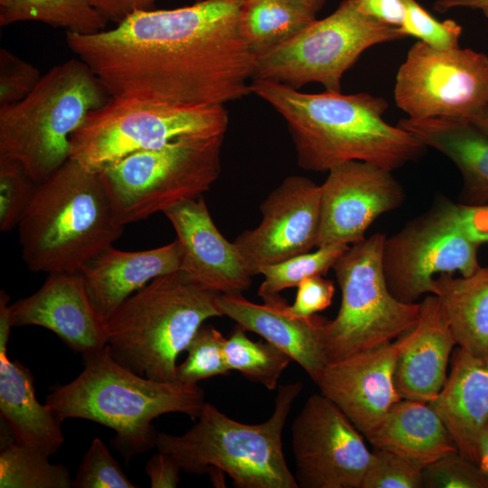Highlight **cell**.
<instances>
[{
    "mask_svg": "<svg viewBox=\"0 0 488 488\" xmlns=\"http://www.w3.org/2000/svg\"><path fill=\"white\" fill-rule=\"evenodd\" d=\"M224 355L230 371H238L246 378L262 384L270 390L292 359L268 342H253L246 331L237 325L224 343Z\"/></svg>",
    "mask_w": 488,
    "mask_h": 488,
    "instance_id": "4dcf8cb0",
    "label": "cell"
},
{
    "mask_svg": "<svg viewBox=\"0 0 488 488\" xmlns=\"http://www.w3.org/2000/svg\"><path fill=\"white\" fill-rule=\"evenodd\" d=\"M479 244L467 234L459 203L445 196L409 221L391 237H386L382 267L391 295L406 304L434 294L440 274L469 276L481 266Z\"/></svg>",
    "mask_w": 488,
    "mask_h": 488,
    "instance_id": "7c38bea8",
    "label": "cell"
},
{
    "mask_svg": "<svg viewBox=\"0 0 488 488\" xmlns=\"http://www.w3.org/2000/svg\"><path fill=\"white\" fill-rule=\"evenodd\" d=\"M260 211L258 227L244 230L234 240L253 276L265 266L316 247L321 185L304 176H288L264 200Z\"/></svg>",
    "mask_w": 488,
    "mask_h": 488,
    "instance_id": "2e32d148",
    "label": "cell"
},
{
    "mask_svg": "<svg viewBox=\"0 0 488 488\" xmlns=\"http://www.w3.org/2000/svg\"><path fill=\"white\" fill-rule=\"evenodd\" d=\"M262 300L264 303L260 305L246 299L241 294H221L217 303L223 316L279 348L315 382L329 362L324 344L328 319L315 314L308 317L293 315L279 294Z\"/></svg>",
    "mask_w": 488,
    "mask_h": 488,
    "instance_id": "ffe728a7",
    "label": "cell"
},
{
    "mask_svg": "<svg viewBox=\"0 0 488 488\" xmlns=\"http://www.w3.org/2000/svg\"><path fill=\"white\" fill-rule=\"evenodd\" d=\"M422 469L387 450L373 448L361 488H423Z\"/></svg>",
    "mask_w": 488,
    "mask_h": 488,
    "instance_id": "8d00e7d4",
    "label": "cell"
},
{
    "mask_svg": "<svg viewBox=\"0 0 488 488\" xmlns=\"http://www.w3.org/2000/svg\"><path fill=\"white\" fill-rule=\"evenodd\" d=\"M398 126L456 165L463 178L459 203L469 206L488 203L487 134L470 120L455 117H408L400 119Z\"/></svg>",
    "mask_w": 488,
    "mask_h": 488,
    "instance_id": "cb8c5ba5",
    "label": "cell"
},
{
    "mask_svg": "<svg viewBox=\"0 0 488 488\" xmlns=\"http://www.w3.org/2000/svg\"><path fill=\"white\" fill-rule=\"evenodd\" d=\"M228 126L224 105L184 106L110 97L72 134L70 158L99 172L130 154L182 136L225 135Z\"/></svg>",
    "mask_w": 488,
    "mask_h": 488,
    "instance_id": "9c48e42d",
    "label": "cell"
},
{
    "mask_svg": "<svg viewBox=\"0 0 488 488\" xmlns=\"http://www.w3.org/2000/svg\"><path fill=\"white\" fill-rule=\"evenodd\" d=\"M164 214L182 249L180 270L221 294H242L249 288L253 275L234 242L216 227L202 196Z\"/></svg>",
    "mask_w": 488,
    "mask_h": 488,
    "instance_id": "d6986e66",
    "label": "cell"
},
{
    "mask_svg": "<svg viewBox=\"0 0 488 488\" xmlns=\"http://www.w3.org/2000/svg\"><path fill=\"white\" fill-rule=\"evenodd\" d=\"M11 314L13 326L46 328L81 355L106 345L104 324L79 272L48 274L35 293L11 304Z\"/></svg>",
    "mask_w": 488,
    "mask_h": 488,
    "instance_id": "ac0fdd59",
    "label": "cell"
},
{
    "mask_svg": "<svg viewBox=\"0 0 488 488\" xmlns=\"http://www.w3.org/2000/svg\"><path fill=\"white\" fill-rule=\"evenodd\" d=\"M362 14L382 23L399 27L405 17L404 0H350Z\"/></svg>",
    "mask_w": 488,
    "mask_h": 488,
    "instance_id": "b9f144b4",
    "label": "cell"
},
{
    "mask_svg": "<svg viewBox=\"0 0 488 488\" xmlns=\"http://www.w3.org/2000/svg\"><path fill=\"white\" fill-rule=\"evenodd\" d=\"M315 20V15L288 0H241L239 32L258 55L295 36Z\"/></svg>",
    "mask_w": 488,
    "mask_h": 488,
    "instance_id": "83f0119b",
    "label": "cell"
},
{
    "mask_svg": "<svg viewBox=\"0 0 488 488\" xmlns=\"http://www.w3.org/2000/svg\"><path fill=\"white\" fill-rule=\"evenodd\" d=\"M27 21L91 34L105 30L108 20L89 0H0L1 26Z\"/></svg>",
    "mask_w": 488,
    "mask_h": 488,
    "instance_id": "f1b7e54d",
    "label": "cell"
},
{
    "mask_svg": "<svg viewBox=\"0 0 488 488\" xmlns=\"http://www.w3.org/2000/svg\"><path fill=\"white\" fill-rule=\"evenodd\" d=\"M226 338L212 326L202 325L190 342L187 358L176 367V380L186 384L230 373L225 355Z\"/></svg>",
    "mask_w": 488,
    "mask_h": 488,
    "instance_id": "d6a6232c",
    "label": "cell"
},
{
    "mask_svg": "<svg viewBox=\"0 0 488 488\" xmlns=\"http://www.w3.org/2000/svg\"><path fill=\"white\" fill-rule=\"evenodd\" d=\"M405 17L399 27L406 37L413 36L429 47L447 51L459 48L463 28L455 20H436L416 0H404Z\"/></svg>",
    "mask_w": 488,
    "mask_h": 488,
    "instance_id": "e575fe53",
    "label": "cell"
},
{
    "mask_svg": "<svg viewBox=\"0 0 488 488\" xmlns=\"http://www.w3.org/2000/svg\"><path fill=\"white\" fill-rule=\"evenodd\" d=\"M385 239L378 232L352 245L333 267L342 301L324 326L329 362L392 342L418 321L420 304L402 303L388 288L381 259Z\"/></svg>",
    "mask_w": 488,
    "mask_h": 488,
    "instance_id": "30bf717a",
    "label": "cell"
},
{
    "mask_svg": "<svg viewBox=\"0 0 488 488\" xmlns=\"http://www.w3.org/2000/svg\"><path fill=\"white\" fill-rule=\"evenodd\" d=\"M241 0L136 10L110 30L67 32L68 47L110 97L224 105L251 93L256 55L239 32Z\"/></svg>",
    "mask_w": 488,
    "mask_h": 488,
    "instance_id": "6da1fadb",
    "label": "cell"
},
{
    "mask_svg": "<svg viewBox=\"0 0 488 488\" xmlns=\"http://www.w3.org/2000/svg\"><path fill=\"white\" fill-rule=\"evenodd\" d=\"M220 295L183 270L154 278L105 322L111 356L138 375L177 381L179 354L206 320L223 316L217 303Z\"/></svg>",
    "mask_w": 488,
    "mask_h": 488,
    "instance_id": "5b68a950",
    "label": "cell"
},
{
    "mask_svg": "<svg viewBox=\"0 0 488 488\" xmlns=\"http://www.w3.org/2000/svg\"><path fill=\"white\" fill-rule=\"evenodd\" d=\"M17 229L23 262L47 274L79 272L124 230L99 172L70 158L38 183Z\"/></svg>",
    "mask_w": 488,
    "mask_h": 488,
    "instance_id": "277c9868",
    "label": "cell"
},
{
    "mask_svg": "<svg viewBox=\"0 0 488 488\" xmlns=\"http://www.w3.org/2000/svg\"><path fill=\"white\" fill-rule=\"evenodd\" d=\"M419 304L415 336L396 361L394 384L401 399L429 403L446 380L456 343L437 296L429 294Z\"/></svg>",
    "mask_w": 488,
    "mask_h": 488,
    "instance_id": "603a6c76",
    "label": "cell"
},
{
    "mask_svg": "<svg viewBox=\"0 0 488 488\" xmlns=\"http://www.w3.org/2000/svg\"><path fill=\"white\" fill-rule=\"evenodd\" d=\"M299 488H361L371 452L363 435L330 399L310 396L291 426Z\"/></svg>",
    "mask_w": 488,
    "mask_h": 488,
    "instance_id": "5bb4252c",
    "label": "cell"
},
{
    "mask_svg": "<svg viewBox=\"0 0 488 488\" xmlns=\"http://www.w3.org/2000/svg\"><path fill=\"white\" fill-rule=\"evenodd\" d=\"M373 448L389 451L420 469L457 453L455 442L428 403L401 399L367 438Z\"/></svg>",
    "mask_w": 488,
    "mask_h": 488,
    "instance_id": "d4e9b609",
    "label": "cell"
},
{
    "mask_svg": "<svg viewBox=\"0 0 488 488\" xmlns=\"http://www.w3.org/2000/svg\"><path fill=\"white\" fill-rule=\"evenodd\" d=\"M1 488H71L72 478L62 464H52L44 452L1 438Z\"/></svg>",
    "mask_w": 488,
    "mask_h": 488,
    "instance_id": "f546056e",
    "label": "cell"
},
{
    "mask_svg": "<svg viewBox=\"0 0 488 488\" xmlns=\"http://www.w3.org/2000/svg\"><path fill=\"white\" fill-rule=\"evenodd\" d=\"M477 465L488 478V425L483 429L479 437Z\"/></svg>",
    "mask_w": 488,
    "mask_h": 488,
    "instance_id": "7dc6e473",
    "label": "cell"
},
{
    "mask_svg": "<svg viewBox=\"0 0 488 488\" xmlns=\"http://www.w3.org/2000/svg\"><path fill=\"white\" fill-rule=\"evenodd\" d=\"M10 296L5 291H0V349H7V343L11 334L12 314Z\"/></svg>",
    "mask_w": 488,
    "mask_h": 488,
    "instance_id": "f6af8a7d",
    "label": "cell"
},
{
    "mask_svg": "<svg viewBox=\"0 0 488 488\" xmlns=\"http://www.w3.org/2000/svg\"><path fill=\"white\" fill-rule=\"evenodd\" d=\"M442 305L456 346L474 355L488 353V267L469 276L440 274L434 294Z\"/></svg>",
    "mask_w": 488,
    "mask_h": 488,
    "instance_id": "4316f807",
    "label": "cell"
},
{
    "mask_svg": "<svg viewBox=\"0 0 488 488\" xmlns=\"http://www.w3.org/2000/svg\"><path fill=\"white\" fill-rule=\"evenodd\" d=\"M297 287L293 305H288V311L297 317H308L326 309L334 295L333 281L323 275H314L302 280Z\"/></svg>",
    "mask_w": 488,
    "mask_h": 488,
    "instance_id": "ab89813d",
    "label": "cell"
},
{
    "mask_svg": "<svg viewBox=\"0 0 488 488\" xmlns=\"http://www.w3.org/2000/svg\"><path fill=\"white\" fill-rule=\"evenodd\" d=\"M75 488H136L110 455L100 438L96 437L84 454L72 479Z\"/></svg>",
    "mask_w": 488,
    "mask_h": 488,
    "instance_id": "d590c367",
    "label": "cell"
},
{
    "mask_svg": "<svg viewBox=\"0 0 488 488\" xmlns=\"http://www.w3.org/2000/svg\"><path fill=\"white\" fill-rule=\"evenodd\" d=\"M468 120L488 135V107Z\"/></svg>",
    "mask_w": 488,
    "mask_h": 488,
    "instance_id": "681fc988",
    "label": "cell"
},
{
    "mask_svg": "<svg viewBox=\"0 0 488 488\" xmlns=\"http://www.w3.org/2000/svg\"><path fill=\"white\" fill-rule=\"evenodd\" d=\"M426 488H488L479 466L459 452L445 455L422 470Z\"/></svg>",
    "mask_w": 488,
    "mask_h": 488,
    "instance_id": "74e56055",
    "label": "cell"
},
{
    "mask_svg": "<svg viewBox=\"0 0 488 488\" xmlns=\"http://www.w3.org/2000/svg\"><path fill=\"white\" fill-rule=\"evenodd\" d=\"M414 336L415 326L392 342L330 361L314 382L366 438L401 399L394 384L395 365Z\"/></svg>",
    "mask_w": 488,
    "mask_h": 488,
    "instance_id": "e0dca14e",
    "label": "cell"
},
{
    "mask_svg": "<svg viewBox=\"0 0 488 488\" xmlns=\"http://www.w3.org/2000/svg\"><path fill=\"white\" fill-rule=\"evenodd\" d=\"M156 0H89L109 21L116 23L136 10L151 9Z\"/></svg>",
    "mask_w": 488,
    "mask_h": 488,
    "instance_id": "ee69618b",
    "label": "cell"
},
{
    "mask_svg": "<svg viewBox=\"0 0 488 488\" xmlns=\"http://www.w3.org/2000/svg\"><path fill=\"white\" fill-rule=\"evenodd\" d=\"M249 89L282 116L298 165L329 172L350 161L373 164L390 172L416 161L426 146L411 133L388 124V102L369 93L343 95L300 92L285 84L254 79Z\"/></svg>",
    "mask_w": 488,
    "mask_h": 488,
    "instance_id": "7a4b0ae2",
    "label": "cell"
},
{
    "mask_svg": "<svg viewBox=\"0 0 488 488\" xmlns=\"http://www.w3.org/2000/svg\"><path fill=\"white\" fill-rule=\"evenodd\" d=\"M465 229L479 245L488 243V203L469 206L459 203Z\"/></svg>",
    "mask_w": 488,
    "mask_h": 488,
    "instance_id": "7bdbcfd3",
    "label": "cell"
},
{
    "mask_svg": "<svg viewBox=\"0 0 488 488\" xmlns=\"http://www.w3.org/2000/svg\"><path fill=\"white\" fill-rule=\"evenodd\" d=\"M407 38L399 27L361 14L350 0L286 42L256 55L253 79L298 89L315 82L341 92L343 73L373 45Z\"/></svg>",
    "mask_w": 488,
    "mask_h": 488,
    "instance_id": "8fae6325",
    "label": "cell"
},
{
    "mask_svg": "<svg viewBox=\"0 0 488 488\" xmlns=\"http://www.w3.org/2000/svg\"><path fill=\"white\" fill-rule=\"evenodd\" d=\"M0 412L19 444L51 456L64 443L62 420L37 400L33 374L18 361H11L6 349H0Z\"/></svg>",
    "mask_w": 488,
    "mask_h": 488,
    "instance_id": "484cf974",
    "label": "cell"
},
{
    "mask_svg": "<svg viewBox=\"0 0 488 488\" xmlns=\"http://www.w3.org/2000/svg\"><path fill=\"white\" fill-rule=\"evenodd\" d=\"M404 202V189L390 171L362 161L334 166L321 185L316 248L350 246L364 239L378 217Z\"/></svg>",
    "mask_w": 488,
    "mask_h": 488,
    "instance_id": "9a60e30c",
    "label": "cell"
},
{
    "mask_svg": "<svg viewBox=\"0 0 488 488\" xmlns=\"http://www.w3.org/2000/svg\"><path fill=\"white\" fill-rule=\"evenodd\" d=\"M446 380L428 404L443 420L459 454L477 465L478 444L488 425V353L455 346Z\"/></svg>",
    "mask_w": 488,
    "mask_h": 488,
    "instance_id": "7402d4cb",
    "label": "cell"
},
{
    "mask_svg": "<svg viewBox=\"0 0 488 488\" xmlns=\"http://www.w3.org/2000/svg\"><path fill=\"white\" fill-rule=\"evenodd\" d=\"M302 388L300 381L280 385L272 415L260 424L239 422L204 402L183 435L157 432L155 448L172 455L185 473L202 475L216 468L239 488H299L285 459L282 433Z\"/></svg>",
    "mask_w": 488,
    "mask_h": 488,
    "instance_id": "8992f818",
    "label": "cell"
},
{
    "mask_svg": "<svg viewBox=\"0 0 488 488\" xmlns=\"http://www.w3.org/2000/svg\"><path fill=\"white\" fill-rule=\"evenodd\" d=\"M109 93L81 60L52 67L20 101L0 106V158L19 161L38 183L70 159L72 134Z\"/></svg>",
    "mask_w": 488,
    "mask_h": 488,
    "instance_id": "52a82bcc",
    "label": "cell"
},
{
    "mask_svg": "<svg viewBox=\"0 0 488 488\" xmlns=\"http://www.w3.org/2000/svg\"><path fill=\"white\" fill-rule=\"evenodd\" d=\"M223 139L182 136L100 169L116 223L125 227L202 196L221 174Z\"/></svg>",
    "mask_w": 488,
    "mask_h": 488,
    "instance_id": "ba28073f",
    "label": "cell"
},
{
    "mask_svg": "<svg viewBox=\"0 0 488 488\" xmlns=\"http://www.w3.org/2000/svg\"><path fill=\"white\" fill-rule=\"evenodd\" d=\"M350 246L319 247L315 251L302 253L261 267L258 275L264 279L258 295L267 297L297 286L306 277L325 275Z\"/></svg>",
    "mask_w": 488,
    "mask_h": 488,
    "instance_id": "1f68e13d",
    "label": "cell"
},
{
    "mask_svg": "<svg viewBox=\"0 0 488 488\" xmlns=\"http://www.w3.org/2000/svg\"><path fill=\"white\" fill-rule=\"evenodd\" d=\"M309 14L315 15L324 7L327 0H288Z\"/></svg>",
    "mask_w": 488,
    "mask_h": 488,
    "instance_id": "c3c4849f",
    "label": "cell"
},
{
    "mask_svg": "<svg viewBox=\"0 0 488 488\" xmlns=\"http://www.w3.org/2000/svg\"><path fill=\"white\" fill-rule=\"evenodd\" d=\"M182 249L177 239L145 250L126 251L113 246L79 271L103 324L134 293L154 278L181 269Z\"/></svg>",
    "mask_w": 488,
    "mask_h": 488,
    "instance_id": "44dd1931",
    "label": "cell"
},
{
    "mask_svg": "<svg viewBox=\"0 0 488 488\" xmlns=\"http://www.w3.org/2000/svg\"><path fill=\"white\" fill-rule=\"evenodd\" d=\"M40 71L6 48L0 49V106L20 101L38 84Z\"/></svg>",
    "mask_w": 488,
    "mask_h": 488,
    "instance_id": "f35d334b",
    "label": "cell"
},
{
    "mask_svg": "<svg viewBox=\"0 0 488 488\" xmlns=\"http://www.w3.org/2000/svg\"><path fill=\"white\" fill-rule=\"evenodd\" d=\"M460 7L481 11L488 21V0H436L433 5L438 13Z\"/></svg>",
    "mask_w": 488,
    "mask_h": 488,
    "instance_id": "bcb514c9",
    "label": "cell"
},
{
    "mask_svg": "<svg viewBox=\"0 0 488 488\" xmlns=\"http://www.w3.org/2000/svg\"><path fill=\"white\" fill-rule=\"evenodd\" d=\"M38 183L22 163L0 158V230L7 232L16 228L31 201Z\"/></svg>",
    "mask_w": 488,
    "mask_h": 488,
    "instance_id": "836d02e7",
    "label": "cell"
},
{
    "mask_svg": "<svg viewBox=\"0 0 488 488\" xmlns=\"http://www.w3.org/2000/svg\"><path fill=\"white\" fill-rule=\"evenodd\" d=\"M394 99L411 118L470 119L488 107V56L418 41L398 70Z\"/></svg>",
    "mask_w": 488,
    "mask_h": 488,
    "instance_id": "4fadbf2b",
    "label": "cell"
},
{
    "mask_svg": "<svg viewBox=\"0 0 488 488\" xmlns=\"http://www.w3.org/2000/svg\"><path fill=\"white\" fill-rule=\"evenodd\" d=\"M145 471L152 488H175L182 467L172 455L158 451L148 459Z\"/></svg>",
    "mask_w": 488,
    "mask_h": 488,
    "instance_id": "60d3db41",
    "label": "cell"
},
{
    "mask_svg": "<svg viewBox=\"0 0 488 488\" xmlns=\"http://www.w3.org/2000/svg\"><path fill=\"white\" fill-rule=\"evenodd\" d=\"M82 359L83 371L69 383L56 386L45 404L62 421L82 418L113 429L116 436L110 444L126 463L155 447L154 419L167 413L197 418L205 402L197 384L138 375L117 362L107 345Z\"/></svg>",
    "mask_w": 488,
    "mask_h": 488,
    "instance_id": "3957f363",
    "label": "cell"
}]
</instances>
